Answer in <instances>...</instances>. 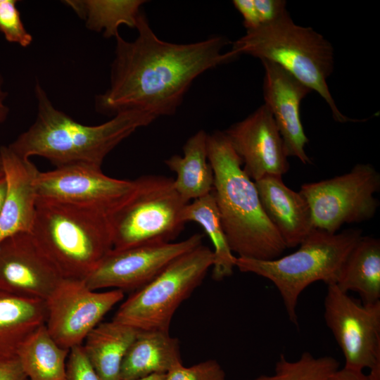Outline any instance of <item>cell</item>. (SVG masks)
Here are the masks:
<instances>
[{
  "label": "cell",
  "mask_w": 380,
  "mask_h": 380,
  "mask_svg": "<svg viewBox=\"0 0 380 380\" xmlns=\"http://www.w3.org/2000/svg\"><path fill=\"white\" fill-rule=\"evenodd\" d=\"M137 36L127 41L115 39V56L111 63L110 84L95 99L96 110L114 116L139 111L156 119L175 113L194 81L205 71L236 59L222 36L187 44L159 39L141 11Z\"/></svg>",
  "instance_id": "obj_1"
},
{
  "label": "cell",
  "mask_w": 380,
  "mask_h": 380,
  "mask_svg": "<svg viewBox=\"0 0 380 380\" xmlns=\"http://www.w3.org/2000/svg\"><path fill=\"white\" fill-rule=\"evenodd\" d=\"M34 94V122L8 146L28 158L43 157L56 167L76 164L101 167L106 156L121 141L156 120L144 112L127 111L101 125H86L57 109L39 82Z\"/></svg>",
  "instance_id": "obj_2"
},
{
  "label": "cell",
  "mask_w": 380,
  "mask_h": 380,
  "mask_svg": "<svg viewBox=\"0 0 380 380\" xmlns=\"http://www.w3.org/2000/svg\"><path fill=\"white\" fill-rule=\"evenodd\" d=\"M207 151L214 174L213 193L232 251L256 260L280 257L286 247L224 132L208 134Z\"/></svg>",
  "instance_id": "obj_3"
},
{
  "label": "cell",
  "mask_w": 380,
  "mask_h": 380,
  "mask_svg": "<svg viewBox=\"0 0 380 380\" xmlns=\"http://www.w3.org/2000/svg\"><path fill=\"white\" fill-rule=\"evenodd\" d=\"M30 233L64 279L84 280L113 249L106 214L51 200L38 198Z\"/></svg>",
  "instance_id": "obj_4"
},
{
  "label": "cell",
  "mask_w": 380,
  "mask_h": 380,
  "mask_svg": "<svg viewBox=\"0 0 380 380\" xmlns=\"http://www.w3.org/2000/svg\"><path fill=\"white\" fill-rule=\"evenodd\" d=\"M229 51L236 57L248 54L276 63L319 94L336 121H355L340 112L329 89L327 81L334 61L331 44L312 28L296 25L288 11L270 24L246 31Z\"/></svg>",
  "instance_id": "obj_5"
},
{
  "label": "cell",
  "mask_w": 380,
  "mask_h": 380,
  "mask_svg": "<svg viewBox=\"0 0 380 380\" xmlns=\"http://www.w3.org/2000/svg\"><path fill=\"white\" fill-rule=\"evenodd\" d=\"M362 236L360 229L331 234L314 228L296 251L273 260L236 257L235 267L270 281L289 320L298 325L296 308L300 294L316 281L334 284L346 258Z\"/></svg>",
  "instance_id": "obj_6"
},
{
  "label": "cell",
  "mask_w": 380,
  "mask_h": 380,
  "mask_svg": "<svg viewBox=\"0 0 380 380\" xmlns=\"http://www.w3.org/2000/svg\"><path fill=\"white\" fill-rule=\"evenodd\" d=\"M188 203L171 178L149 175L133 180L129 193L106 215L113 249L172 242L184 227Z\"/></svg>",
  "instance_id": "obj_7"
},
{
  "label": "cell",
  "mask_w": 380,
  "mask_h": 380,
  "mask_svg": "<svg viewBox=\"0 0 380 380\" xmlns=\"http://www.w3.org/2000/svg\"><path fill=\"white\" fill-rule=\"evenodd\" d=\"M213 260V251L202 244L179 255L134 291L113 320L139 330L169 331L176 310L202 283Z\"/></svg>",
  "instance_id": "obj_8"
},
{
  "label": "cell",
  "mask_w": 380,
  "mask_h": 380,
  "mask_svg": "<svg viewBox=\"0 0 380 380\" xmlns=\"http://www.w3.org/2000/svg\"><path fill=\"white\" fill-rule=\"evenodd\" d=\"M379 189V173L360 163L342 175L303 184L299 192L310 206L314 228L335 234L344 224L373 217L379 205L374 194Z\"/></svg>",
  "instance_id": "obj_9"
},
{
  "label": "cell",
  "mask_w": 380,
  "mask_h": 380,
  "mask_svg": "<svg viewBox=\"0 0 380 380\" xmlns=\"http://www.w3.org/2000/svg\"><path fill=\"white\" fill-rule=\"evenodd\" d=\"M324 309L327 327L344 357V367L364 371L380 361V302L364 304L330 284Z\"/></svg>",
  "instance_id": "obj_10"
},
{
  "label": "cell",
  "mask_w": 380,
  "mask_h": 380,
  "mask_svg": "<svg viewBox=\"0 0 380 380\" xmlns=\"http://www.w3.org/2000/svg\"><path fill=\"white\" fill-rule=\"evenodd\" d=\"M124 298L120 289L99 292L84 280L63 279L49 297L46 328L61 347L70 350L82 345L88 334Z\"/></svg>",
  "instance_id": "obj_11"
},
{
  "label": "cell",
  "mask_w": 380,
  "mask_h": 380,
  "mask_svg": "<svg viewBox=\"0 0 380 380\" xmlns=\"http://www.w3.org/2000/svg\"><path fill=\"white\" fill-rule=\"evenodd\" d=\"M203 236L194 234L178 242H160L112 249L84 279L89 289L114 288L136 291L160 274L179 255L202 244Z\"/></svg>",
  "instance_id": "obj_12"
},
{
  "label": "cell",
  "mask_w": 380,
  "mask_h": 380,
  "mask_svg": "<svg viewBox=\"0 0 380 380\" xmlns=\"http://www.w3.org/2000/svg\"><path fill=\"white\" fill-rule=\"evenodd\" d=\"M133 180L106 175L101 167L76 164L40 172L36 179L39 198L94 209L107 214L129 193Z\"/></svg>",
  "instance_id": "obj_13"
},
{
  "label": "cell",
  "mask_w": 380,
  "mask_h": 380,
  "mask_svg": "<svg viewBox=\"0 0 380 380\" xmlns=\"http://www.w3.org/2000/svg\"><path fill=\"white\" fill-rule=\"evenodd\" d=\"M63 279L30 232L0 241V290L45 300Z\"/></svg>",
  "instance_id": "obj_14"
},
{
  "label": "cell",
  "mask_w": 380,
  "mask_h": 380,
  "mask_svg": "<svg viewBox=\"0 0 380 380\" xmlns=\"http://www.w3.org/2000/svg\"><path fill=\"white\" fill-rule=\"evenodd\" d=\"M224 132L253 182L267 176L282 177L289 171L283 141L265 104Z\"/></svg>",
  "instance_id": "obj_15"
},
{
  "label": "cell",
  "mask_w": 380,
  "mask_h": 380,
  "mask_svg": "<svg viewBox=\"0 0 380 380\" xmlns=\"http://www.w3.org/2000/svg\"><path fill=\"white\" fill-rule=\"evenodd\" d=\"M261 61L265 70L264 104L272 115L286 154L303 164L311 163L305 151L308 139L301 122L300 107L302 100L312 91L276 63Z\"/></svg>",
  "instance_id": "obj_16"
},
{
  "label": "cell",
  "mask_w": 380,
  "mask_h": 380,
  "mask_svg": "<svg viewBox=\"0 0 380 380\" xmlns=\"http://www.w3.org/2000/svg\"><path fill=\"white\" fill-rule=\"evenodd\" d=\"M6 194L0 215V241L18 233L30 232L36 214L38 195L36 179L39 172L30 159L8 146L0 148Z\"/></svg>",
  "instance_id": "obj_17"
},
{
  "label": "cell",
  "mask_w": 380,
  "mask_h": 380,
  "mask_svg": "<svg viewBox=\"0 0 380 380\" xmlns=\"http://www.w3.org/2000/svg\"><path fill=\"white\" fill-rule=\"evenodd\" d=\"M254 182L262 209L286 247L298 246L314 229L305 198L289 188L282 177L267 176Z\"/></svg>",
  "instance_id": "obj_18"
},
{
  "label": "cell",
  "mask_w": 380,
  "mask_h": 380,
  "mask_svg": "<svg viewBox=\"0 0 380 380\" xmlns=\"http://www.w3.org/2000/svg\"><path fill=\"white\" fill-rule=\"evenodd\" d=\"M180 343L169 331L139 330L122 360L120 380L167 374L182 364Z\"/></svg>",
  "instance_id": "obj_19"
},
{
  "label": "cell",
  "mask_w": 380,
  "mask_h": 380,
  "mask_svg": "<svg viewBox=\"0 0 380 380\" xmlns=\"http://www.w3.org/2000/svg\"><path fill=\"white\" fill-rule=\"evenodd\" d=\"M334 284L343 292L357 293L364 304L380 302V241L363 236L343 262Z\"/></svg>",
  "instance_id": "obj_20"
},
{
  "label": "cell",
  "mask_w": 380,
  "mask_h": 380,
  "mask_svg": "<svg viewBox=\"0 0 380 380\" xmlns=\"http://www.w3.org/2000/svg\"><path fill=\"white\" fill-rule=\"evenodd\" d=\"M208 133L201 129L190 137L183 146V156L173 155L164 162L175 172L174 187L189 203L212 192L214 174L208 161Z\"/></svg>",
  "instance_id": "obj_21"
},
{
  "label": "cell",
  "mask_w": 380,
  "mask_h": 380,
  "mask_svg": "<svg viewBox=\"0 0 380 380\" xmlns=\"http://www.w3.org/2000/svg\"><path fill=\"white\" fill-rule=\"evenodd\" d=\"M139 331L112 319L100 322L88 334L82 346L102 380H120L122 360Z\"/></svg>",
  "instance_id": "obj_22"
},
{
  "label": "cell",
  "mask_w": 380,
  "mask_h": 380,
  "mask_svg": "<svg viewBox=\"0 0 380 380\" xmlns=\"http://www.w3.org/2000/svg\"><path fill=\"white\" fill-rule=\"evenodd\" d=\"M45 301L0 290V357L17 355L23 341L45 324Z\"/></svg>",
  "instance_id": "obj_23"
},
{
  "label": "cell",
  "mask_w": 380,
  "mask_h": 380,
  "mask_svg": "<svg viewBox=\"0 0 380 380\" xmlns=\"http://www.w3.org/2000/svg\"><path fill=\"white\" fill-rule=\"evenodd\" d=\"M69 350L57 344L42 324L20 346L17 356L27 380H66Z\"/></svg>",
  "instance_id": "obj_24"
},
{
  "label": "cell",
  "mask_w": 380,
  "mask_h": 380,
  "mask_svg": "<svg viewBox=\"0 0 380 380\" xmlns=\"http://www.w3.org/2000/svg\"><path fill=\"white\" fill-rule=\"evenodd\" d=\"M184 220L186 223L194 222L200 224L213 243V279L221 281L231 276L236 257L229 247L213 191L189 203L184 209Z\"/></svg>",
  "instance_id": "obj_25"
},
{
  "label": "cell",
  "mask_w": 380,
  "mask_h": 380,
  "mask_svg": "<svg viewBox=\"0 0 380 380\" xmlns=\"http://www.w3.org/2000/svg\"><path fill=\"white\" fill-rule=\"evenodd\" d=\"M144 0H71L65 1L84 20L89 30L102 32L106 38H115L119 27L135 28Z\"/></svg>",
  "instance_id": "obj_26"
},
{
  "label": "cell",
  "mask_w": 380,
  "mask_h": 380,
  "mask_svg": "<svg viewBox=\"0 0 380 380\" xmlns=\"http://www.w3.org/2000/svg\"><path fill=\"white\" fill-rule=\"evenodd\" d=\"M339 368V362L331 356L315 357L304 352L295 360L281 354L271 374H262L254 380H327Z\"/></svg>",
  "instance_id": "obj_27"
},
{
  "label": "cell",
  "mask_w": 380,
  "mask_h": 380,
  "mask_svg": "<svg viewBox=\"0 0 380 380\" xmlns=\"http://www.w3.org/2000/svg\"><path fill=\"white\" fill-rule=\"evenodd\" d=\"M16 4L14 0H0V32L8 42L27 47L32 36L25 27Z\"/></svg>",
  "instance_id": "obj_28"
},
{
  "label": "cell",
  "mask_w": 380,
  "mask_h": 380,
  "mask_svg": "<svg viewBox=\"0 0 380 380\" xmlns=\"http://www.w3.org/2000/svg\"><path fill=\"white\" fill-rule=\"evenodd\" d=\"M165 380H226V374L217 360L210 359L188 367L179 364L166 374Z\"/></svg>",
  "instance_id": "obj_29"
},
{
  "label": "cell",
  "mask_w": 380,
  "mask_h": 380,
  "mask_svg": "<svg viewBox=\"0 0 380 380\" xmlns=\"http://www.w3.org/2000/svg\"><path fill=\"white\" fill-rule=\"evenodd\" d=\"M66 380H102L82 345L71 348L66 361Z\"/></svg>",
  "instance_id": "obj_30"
},
{
  "label": "cell",
  "mask_w": 380,
  "mask_h": 380,
  "mask_svg": "<svg viewBox=\"0 0 380 380\" xmlns=\"http://www.w3.org/2000/svg\"><path fill=\"white\" fill-rule=\"evenodd\" d=\"M254 4L261 26L275 21L287 11L284 0H254Z\"/></svg>",
  "instance_id": "obj_31"
},
{
  "label": "cell",
  "mask_w": 380,
  "mask_h": 380,
  "mask_svg": "<svg viewBox=\"0 0 380 380\" xmlns=\"http://www.w3.org/2000/svg\"><path fill=\"white\" fill-rule=\"evenodd\" d=\"M233 4L243 17L246 31L253 30L261 26L254 0H234Z\"/></svg>",
  "instance_id": "obj_32"
},
{
  "label": "cell",
  "mask_w": 380,
  "mask_h": 380,
  "mask_svg": "<svg viewBox=\"0 0 380 380\" xmlns=\"http://www.w3.org/2000/svg\"><path fill=\"white\" fill-rule=\"evenodd\" d=\"M0 380H27L17 355L0 357Z\"/></svg>",
  "instance_id": "obj_33"
},
{
  "label": "cell",
  "mask_w": 380,
  "mask_h": 380,
  "mask_svg": "<svg viewBox=\"0 0 380 380\" xmlns=\"http://www.w3.org/2000/svg\"><path fill=\"white\" fill-rule=\"evenodd\" d=\"M327 380H370L364 371H358L346 367L338 368L334 371Z\"/></svg>",
  "instance_id": "obj_34"
},
{
  "label": "cell",
  "mask_w": 380,
  "mask_h": 380,
  "mask_svg": "<svg viewBox=\"0 0 380 380\" xmlns=\"http://www.w3.org/2000/svg\"><path fill=\"white\" fill-rule=\"evenodd\" d=\"M7 92L4 89V80L0 74V123L8 118L9 108L6 104Z\"/></svg>",
  "instance_id": "obj_35"
},
{
  "label": "cell",
  "mask_w": 380,
  "mask_h": 380,
  "mask_svg": "<svg viewBox=\"0 0 380 380\" xmlns=\"http://www.w3.org/2000/svg\"><path fill=\"white\" fill-rule=\"evenodd\" d=\"M6 184L4 177L0 179V215L6 194Z\"/></svg>",
  "instance_id": "obj_36"
},
{
  "label": "cell",
  "mask_w": 380,
  "mask_h": 380,
  "mask_svg": "<svg viewBox=\"0 0 380 380\" xmlns=\"http://www.w3.org/2000/svg\"><path fill=\"white\" fill-rule=\"evenodd\" d=\"M166 374H153L145 377L130 380H165Z\"/></svg>",
  "instance_id": "obj_37"
},
{
  "label": "cell",
  "mask_w": 380,
  "mask_h": 380,
  "mask_svg": "<svg viewBox=\"0 0 380 380\" xmlns=\"http://www.w3.org/2000/svg\"><path fill=\"white\" fill-rule=\"evenodd\" d=\"M4 177L3 163L0 156V179Z\"/></svg>",
  "instance_id": "obj_38"
}]
</instances>
